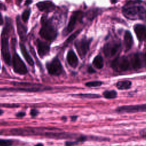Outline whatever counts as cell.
Wrapping results in <instances>:
<instances>
[{"label": "cell", "instance_id": "1", "mask_svg": "<svg viewBox=\"0 0 146 146\" xmlns=\"http://www.w3.org/2000/svg\"><path fill=\"white\" fill-rule=\"evenodd\" d=\"M122 11L123 15L129 19H141L146 22V9L137 3H128L123 7Z\"/></svg>", "mask_w": 146, "mask_h": 146}, {"label": "cell", "instance_id": "2", "mask_svg": "<svg viewBox=\"0 0 146 146\" xmlns=\"http://www.w3.org/2000/svg\"><path fill=\"white\" fill-rule=\"evenodd\" d=\"M9 30L10 24L7 22L1 34V52L4 61L8 65L11 64V57L9 46Z\"/></svg>", "mask_w": 146, "mask_h": 146}, {"label": "cell", "instance_id": "3", "mask_svg": "<svg viewBox=\"0 0 146 146\" xmlns=\"http://www.w3.org/2000/svg\"><path fill=\"white\" fill-rule=\"evenodd\" d=\"M42 27L39 31L40 36L47 40L52 41L57 36V31L50 20L43 17L41 19Z\"/></svg>", "mask_w": 146, "mask_h": 146}, {"label": "cell", "instance_id": "4", "mask_svg": "<svg viewBox=\"0 0 146 146\" xmlns=\"http://www.w3.org/2000/svg\"><path fill=\"white\" fill-rule=\"evenodd\" d=\"M111 67L115 71H124L129 69L130 62L126 56H123L117 57L112 62Z\"/></svg>", "mask_w": 146, "mask_h": 146}, {"label": "cell", "instance_id": "5", "mask_svg": "<svg viewBox=\"0 0 146 146\" xmlns=\"http://www.w3.org/2000/svg\"><path fill=\"white\" fill-rule=\"evenodd\" d=\"M130 64L134 69H139L146 66V53L137 52L131 58Z\"/></svg>", "mask_w": 146, "mask_h": 146}, {"label": "cell", "instance_id": "6", "mask_svg": "<svg viewBox=\"0 0 146 146\" xmlns=\"http://www.w3.org/2000/svg\"><path fill=\"white\" fill-rule=\"evenodd\" d=\"M118 113H136L146 112V104L139 105H129L118 107L115 110Z\"/></svg>", "mask_w": 146, "mask_h": 146}, {"label": "cell", "instance_id": "7", "mask_svg": "<svg viewBox=\"0 0 146 146\" xmlns=\"http://www.w3.org/2000/svg\"><path fill=\"white\" fill-rule=\"evenodd\" d=\"M120 43L117 40H113L106 43L103 47V52L107 57L115 55L120 48Z\"/></svg>", "mask_w": 146, "mask_h": 146}, {"label": "cell", "instance_id": "8", "mask_svg": "<svg viewBox=\"0 0 146 146\" xmlns=\"http://www.w3.org/2000/svg\"><path fill=\"white\" fill-rule=\"evenodd\" d=\"M12 64L14 71L19 74L23 75L27 72V70L25 63L20 56L15 53L12 58Z\"/></svg>", "mask_w": 146, "mask_h": 146}, {"label": "cell", "instance_id": "9", "mask_svg": "<svg viewBox=\"0 0 146 146\" xmlns=\"http://www.w3.org/2000/svg\"><path fill=\"white\" fill-rule=\"evenodd\" d=\"M48 73L52 75H59L63 71L62 64L58 58H54L46 64Z\"/></svg>", "mask_w": 146, "mask_h": 146}, {"label": "cell", "instance_id": "10", "mask_svg": "<svg viewBox=\"0 0 146 146\" xmlns=\"http://www.w3.org/2000/svg\"><path fill=\"white\" fill-rule=\"evenodd\" d=\"M91 40L86 38H82L78 40L75 43V46L79 55L82 58L85 57L88 50Z\"/></svg>", "mask_w": 146, "mask_h": 146}, {"label": "cell", "instance_id": "11", "mask_svg": "<svg viewBox=\"0 0 146 146\" xmlns=\"http://www.w3.org/2000/svg\"><path fill=\"white\" fill-rule=\"evenodd\" d=\"M83 13L80 11H74L71 15L68 26L66 29V34L70 33L74 29L76 23L78 19H80L82 17Z\"/></svg>", "mask_w": 146, "mask_h": 146}, {"label": "cell", "instance_id": "12", "mask_svg": "<svg viewBox=\"0 0 146 146\" xmlns=\"http://www.w3.org/2000/svg\"><path fill=\"white\" fill-rule=\"evenodd\" d=\"M134 31L139 41L146 40V26L141 24H136L134 26Z\"/></svg>", "mask_w": 146, "mask_h": 146}, {"label": "cell", "instance_id": "13", "mask_svg": "<svg viewBox=\"0 0 146 146\" xmlns=\"http://www.w3.org/2000/svg\"><path fill=\"white\" fill-rule=\"evenodd\" d=\"M36 45L38 53L40 57L42 58L48 54L50 51V46L47 43L38 39L36 41Z\"/></svg>", "mask_w": 146, "mask_h": 146}, {"label": "cell", "instance_id": "14", "mask_svg": "<svg viewBox=\"0 0 146 146\" xmlns=\"http://www.w3.org/2000/svg\"><path fill=\"white\" fill-rule=\"evenodd\" d=\"M36 6L40 11L51 12L55 9V5L50 1H44L39 2L36 4Z\"/></svg>", "mask_w": 146, "mask_h": 146}, {"label": "cell", "instance_id": "15", "mask_svg": "<svg viewBox=\"0 0 146 146\" xmlns=\"http://www.w3.org/2000/svg\"><path fill=\"white\" fill-rule=\"evenodd\" d=\"M16 23H17V31L19 37L21 38L22 40H25L26 37V34L27 32L26 27L22 24L20 20L19 17H17L16 19Z\"/></svg>", "mask_w": 146, "mask_h": 146}, {"label": "cell", "instance_id": "16", "mask_svg": "<svg viewBox=\"0 0 146 146\" xmlns=\"http://www.w3.org/2000/svg\"><path fill=\"white\" fill-rule=\"evenodd\" d=\"M67 60L68 63L72 67H76L78 63V59L73 50H70L67 55Z\"/></svg>", "mask_w": 146, "mask_h": 146}, {"label": "cell", "instance_id": "17", "mask_svg": "<svg viewBox=\"0 0 146 146\" xmlns=\"http://www.w3.org/2000/svg\"><path fill=\"white\" fill-rule=\"evenodd\" d=\"M124 43L125 46V51L129 50L133 44V38L131 33L128 31H125L124 35Z\"/></svg>", "mask_w": 146, "mask_h": 146}, {"label": "cell", "instance_id": "18", "mask_svg": "<svg viewBox=\"0 0 146 146\" xmlns=\"http://www.w3.org/2000/svg\"><path fill=\"white\" fill-rule=\"evenodd\" d=\"M20 48L25 59L26 60V62L28 63L29 65L33 66L34 65L33 59L30 55V54L29 53V52L27 51L25 46L23 43H20Z\"/></svg>", "mask_w": 146, "mask_h": 146}, {"label": "cell", "instance_id": "19", "mask_svg": "<svg viewBox=\"0 0 146 146\" xmlns=\"http://www.w3.org/2000/svg\"><path fill=\"white\" fill-rule=\"evenodd\" d=\"M132 83L129 80L119 81L116 83V87L119 90H127L131 87Z\"/></svg>", "mask_w": 146, "mask_h": 146}, {"label": "cell", "instance_id": "20", "mask_svg": "<svg viewBox=\"0 0 146 146\" xmlns=\"http://www.w3.org/2000/svg\"><path fill=\"white\" fill-rule=\"evenodd\" d=\"M92 63L94 64V66L98 68V69H100L103 67V59L101 55H97L95 57V58L93 60Z\"/></svg>", "mask_w": 146, "mask_h": 146}, {"label": "cell", "instance_id": "21", "mask_svg": "<svg viewBox=\"0 0 146 146\" xmlns=\"http://www.w3.org/2000/svg\"><path fill=\"white\" fill-rule=\"evenodd\" d=\"M76 97H79L83 99H96L100 98V95L95 94H79L74 95Z\"/></svg>", "mask_w": 146, "mask_h": 146}, {"label": "cell", "instance_id": "22", "mask_svg": "<svg viewBox=\"0 0 146 146\" xmlns=\"http://www.w3.org/2000/svg\"><path fill=\"white\" fill-rule=\"evenodd\" d=\"M103 95L106 99H115L117 96V92L115 90H107L103 93Z\"/></svg>", "mask_w": 146, "mask_h": 146}, {"label": "cell", "instance_id": "23", "mask_svg": "<svg viewBox=\"0 0 146 146\" xmlns=\"http://www.w3.org/2000/svg\"><path fill=\"white\" fill-rule=\"evenodd\" d=\"M31 10L30 9H26L25 10L22 15V19L23 22H27L29 18L30 15Z\"/></svg>", "mask_w": 146, "mask_h": 146}, {"label": "cell", "instance_id": "24", "mask_svg": "<svg viewBox=\"0 0 146 146\" xmlns=\"http://www.w3.org/2000/svg\"><path fill=\"white\" fill-rule=\"evenodd\" d=\"M102 84V82L100 81H92V82H88L85 84V85L87 87H95L100 86Z\"/></svg>", "mask_w": 146, "mask_h": 146}, {"label": "cell", "instance_id": "25", "mask_svg": "<svg viewBox=\"0 0 146 146\" xmlns=\"http://www.w3.org/2000/svg\"><path fill=\"white\" fill-rule=\"evenodd\" d=\"M13 142L10 140L0 139V146H10Z\"/></svg>", "mask_w": 146, "mask_h": 146}, {"label": "cell", "instance_id": "26", "mask_svg": "<svg viewBox=\"0 0 146 146\" xmlns=\"http://www.w3.org/2000/svg\"><path fill=\"white\" fill-rule=\"evenodd\" d=\"M80 31V30H78V31H76L75 33H74L73 34H72V35L68 38V39L67 40L66 42L68 43H69L70 41H72L76 37V36L78 35V34L79 33Z\"/></svg>", "mask_w": 146, "mask_h": 146}, {"label": "cell", "instance_id": "27", "mask_svg": "<svg viewBox=\"0 0 146 146\" xmlns=\"http://www.w3.org/2000/svg\"><path fill=\"white\" fill-rule=\"evenodd\" d=\"M140 135L146 139V128L142 129L140 131Z\"/></svg>", "mask_w": 146, "mask_h": 146}, {"label": "cell", "instance_id": "28", "mask_svg": "<svg viewBox=\"0 0 146 146\" xmlns=\"http://www.w3.org/2000/svg\"><path fill=\"white\" fill-rule=\"evenodd\" d=\"M39 113V111L36 109H32L30 111V114L32 116H36Z\"/></svg>", "mask_w": 146, "mask_h": 146}, {"label": "cell", "instance_id": "29", "mask_svg": "<svg viewBox=\"0 0 146 146\" xmlns=\"http://www.w3.org/2000/svg\"><path fill=\"white\" fill-rule=\"evenodd\" d=\"M25 112H18L16 114V116H18V117H22L24 116H25Z\"/></svg>", "mask_w": 146, "mask_h": 146}, {"label": "cell", "instance_id": "30", "mask_svg": "<svg viewBox=\"0 0 146 146\" xmlns=\"http://www.w3.org/2000/svg\"><path fill=\"white\" fill-rule=\"evenodd\" d=\"M77 118H78V116H75V115L72 116L71 117V120H72V121H75L77 120Z\"/></svg>", "mask_w": 146, "mask_h": 146}, {"label": "cell", "instance_id": "31", "mask_svg": "<svg viewBox=\"0 0 146 146\" xmlns=\"http://www.w3.org/2000/svg\"><path fill=\"white\" fill-rule=\"evenodd\" d=\"M88 72H90V73H92V72H95V70L91 67H90L88 69Z\"/></svg>", "mask_w": 146, "mask_h": 146}, {"label": "cell", "instance_id": "32", "mask_svg": "<svg viewBox=\"0 0 146 146\" xmlns=\"http://www.w3.org/2000/svg\"><path fill=\"white\" fill-rule=\"evenodd\" d=\"M5 9V6L1 2H0V10H4Z\"/></svg>", "mask_w": 146, "mask_h": 146}, {"label": "cell", "instance_id": "33", "mask_svg": "<svg viewBox=\"0 0 146 146\" xmlns=\"http://www.w3.org/2000/svg\"><path fill=\"white\" fill-rule=\"evenodd\" d=\"M3 23V18H2V16L1 15V14L0 13V25H2Z\"/></svg>", "mask_w": 146, "mask_h": 146}, {"label": "cell", "instance_id": "34", "mask_svg": "<svg viewBox=\"0 0 146 146\" xmlns=\"http://www.w3.org/2000/svg\"><path fill=\"white\" fill-rule=\"evenodd\" d=\"M32 2V0H26L25 2V5H29Z\"/></svg>", "mask_w": 146, "mask_h": 146}, {"label": "cell", "instance_id": "35", "mask_svg": "<svg viewBox=\"0 0 146 146\" xmlns=\"http://www.w3.org/2000/svg\"><path fill=\"white\" fill-rule=\"evenodd\" d=\"M35 146H44L43 144H42V143H38L37 144H36Z\"/></svg>", "mask_w": 146, "mask_h": 146}, {"label": "cell", "instance_id": "36", "mask_svg": "<svg viewBox=\"0 0 146 146\" xmlns=\"http://www.w3.org/2000/svg\"><path fill=\"white\" fill-rule=\"evenodd\" d=\"M3 110H1V109H0V115H2V114L3 113Z\"/></svg>", "mask_w": 146, "mask_h": 146}, {"label": "cell", "instance_id": "37", "mask_svg": "<svg viewBox=\"0 0 146 146\" xmlns=\"http://www.w3.org/2000/svg\"><path fill=\"white\" fill-rule=\"evenodd\" d=\"M22 0H17V1L18 2H19V3H20L22 2Z\"/></svg>", "mask_w": 146, "mask_h": 146}, {"label": "cell", "instance_id": "38", "mask_svg": "<svg viewBox=\"0 0 146 146\" xmlns=\"http://www.w3.org/2000/svg\"><path fill=\"white\" fill-rule=\"evenodd\" d=\"M0 66H1V65H0Z\"/></svg>", "mask_w": 146, "mask_h": 146}]
</instances>
